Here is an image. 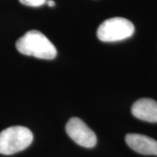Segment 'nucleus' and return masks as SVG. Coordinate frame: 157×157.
Wrapping results in <instances>:
<instances>
[{"label": "nucleus", "instance_id": "obj_4", "mask_svg": "<svg viewBox=\"0 0 157 157\" xmlns=\"http://www.w3.org/2000/svg\"><path fill=\"white\" fill-rule=\"evenodd\" d=\"M66 131L69 137L79 146L91 148L97 143L94 132L79 118H71L67 123Z\"/></svg>", "mask_w": 157, "mask_h": 157}, {"label": "nucleus", "instance_id": "obj_2", "mask_svg": "<svg viewBox=\"0 0 157 157\" xmlns=\"http://www.w3.org/2000/svg\"><path fill=\"white\" fill-rule=\"evenodd\" d=\"M33 140L32 131L25 127L13 126L0 132V154L10 155L28 147Z\"/></svg>", "mask_w": 157, "mask_h": 157}, {"label": "nucleus", "instance_id": "obj_3", "mask_svg": "<svg viewBox=\"0 0 157 157\" xmlns=\"http://www.w3.org/2000/svg\"><path fill=\"white\" fill-rule=\"evenodd\" d=\"M135 25L124 17H112L105 20L97 30L98 39L103 42H117L130 38Z\"/></svg>", "mask_w": 157, "mask_h": 157}, {"label": "nucleus", "instance_id": "obj_1", "mask_svg": "<svg viewBox=\"0 0 157 157\" xmlns=\"http://www.w3.org/2000/svg\"><path fill=\"white\" fill-rule=\"evenodd\" d=\"M17 50L26 56H33L41 59H53L57 50L53 44L42 33L29 31L16 42Z\"/></svg>", "mask_w": 157, "mask_h": 157}, {"label": "nucleus", "instance_id": "obj_5", "mask_svg": "<svg viewBox=\"0 0 157 157\" xmlns=\"http://www.w3.org/2000/svg\"><path fill=\"white\" fill-rule=\"evenodd\" d=\"M128 146L134 151L145 155H157V140L140 134L126 135Z\"/></svg>", "mask_w": 157, "mask_h": 157}, {"label": "nucleus", "instance_id": "obj_7", "mask_svg": "<svg viewBox=\"0 0 157 157\" xmlns=\"http://www.w3.org/2000/svg\"><path fill=\"white\" fill-rule=\"evenodd\" d=\"M19 2L27 6H32V7H39V6H43L46 3V0H19Z\"/></svg>", "mask_w": 157, "mask_h": 157}, {"label": "nucleus", "instance_id": "obj_8", "mask_svg": "<svg viewBox=\"0 0 157 157\" xmlns=\"http://www.w3.org/2000/svg\"><path fill=\"white\" fill-rule=\"evenodd\" d=\"M46 4L48 5L49 6H51V7H53V6H55V2L53 1V0H46Z\"/></svg>", "mask_w": 157, "mask_h": 157}, {"label": "nucleus", "instance_id": "obj_6", "mask_svg": "<svg viewBox=\"0 0 157 157\" xmlns=\"http://www.w3.org/2000/svg\"><path fill=\"white\" fill-rule=\"evenodd\" d=\"M131 111L133 115L139 120L152 123L157 122V101L155 100L140 99L134 103Z\"/></svg>", "mask_w": 157, "mask_h": 157}]
</instances>
